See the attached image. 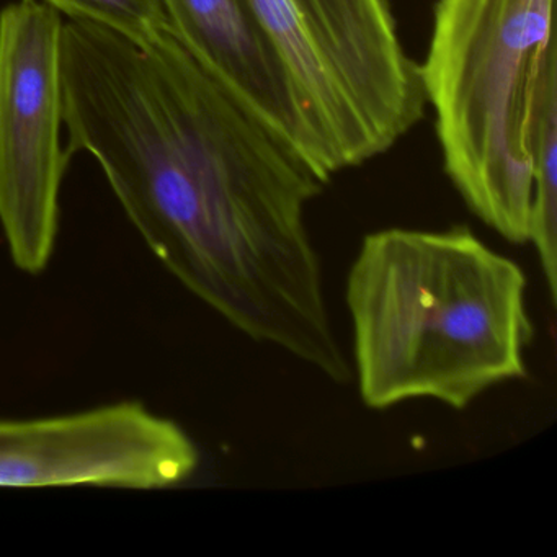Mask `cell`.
<instances>
[{
	"label": "cell",
	"instance_id": "obj_4",
	"mask_svg": "<svg viewBox=\"0 0 557 557\" xmlns=\"http://www.w3.org/2000/svg\"><path fill=\"white\" fill-rule=\"evenodd\" d=\"M338 172L389 151L422 120L420 66L389 0H247Z\"/></svg>",
	"mask_w": 557,
	"mask_h": 557
},
{
	"label": "cell",
	"instance_id": "obj_1",
	"mask_svg": "<svg viewBox=\"0 0 557 557\" xmlns=\"http://www.w3.org/2000/svg\"><path fill=\"white\" fill-rule=\"evenodd\" d=\"M67 152H87L156 259L252 341L354 377L306 211L325 184L216 83L174 32L141 47L66 22Z\"/></svg>",
	"mask_w": 557,
	"mask_h": 557
},
{
	"label": "cell",
	"instance_id": "obj_7",
	"mask_svg": "<svg viewBox=\"0 0 557 557\" xmlns=\"http://www.w3.org/2000/svg\"><path fill=\"white\" fill-rule=\"evenodd\" d=\"M198 64L324 182L337 175L278 54L247 0H162Z\"/></svg>",
	"mask_w": 557,
	"mask_h": 557
},
{
	"label": "cell",
	"instance_id": "obj_6",
	"mask_svg": "<svg viewBox=\"0 0 557 557\" xmlns=\"http://www.w3.org/2000/svg\"><path fill=\"white\" fill-rule=\"evenodd\" d=\"M200 465L194 440L145 404L0 420V487H97L158 491L187 482Z\"/></svg>",
	"mask_w": 557,
	"mask_h": 557
},
{
	"label": "cell",
	"instance_id": "obj_3",
	"mask_svg": "<svg viewBox=\"0 0 557 557\" xmlns=\"http://www.w3.org/2000/svg\"><path fill=\"white\" fill-rule=\"evenodd\" d=\"M553 0H438L425 63L443 165L469 210L515 246L530 239L531 132L557 66Z\"/></svg>",
	"mask_w": 557,
	"mask_h": 557
},
{
	"label": "cell",
	"instance_id": "obj_8",
	"mask_svg": "<svg viewBox=\"0 0 557 557\" xmlns=\"http://www.w3.org/2000/svg\"><path fill=\"white\" fill-rule=\"evenodd\" d=\"M533 200L530 239L540 259L550 302L557 299V67L541 87L531 132Z\"/></svg>",
	"mask_w": 557,
	"mask_h": 557
},
{
	"label": "cell",
	"instance_id": "obj_9",
	"mask_svg": "<svg viewBox=\"0 0 557 557\" xmlns=\"http://www.w3.org/2000/svg\"><path fill=\"white\" fill-rule=\"evenodd\" d=\"M70 22L107 28L148 47L172 32L162 0H38Z\"/></svg>",
	"mask_w": 557,
	"mask_h": 557
},
{
	"label": "cell",
	"instance_id": "obj_2",
	"mask_svg": "<svg viewBox=\"0 0 557 557\" xmlns=\"http://www.w3.org/2000/svg\"><path fill=\"white\" fill-rule=\"evenodd\" d=\"M527 286L523 269L465 224L368 234L345 285L364 406L433 399L465 410L527 376Z\"/></svg>",
	"mask_w": 557,
	"mask_h": 557
},
{
	"label": "cell",
	"instance_id": "obj_5",
	"mask_svg": "<svg viewBox=\"0 0 557 557\" xmlns=\"http://www.w3.org/2000/svg\"><path fill=\"white\" fill-rule=\"evenodd\" d=\"M63 17L38 0L0 9V227L12 262L47 270L61 220L64 148Z\"/></svg>",
	"mask_w": 557,
	"mask_h": 557
}]
</instances>
